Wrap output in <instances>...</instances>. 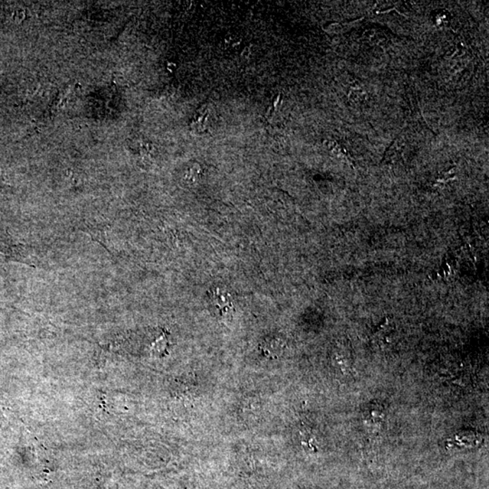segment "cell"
Masks as SVG:
<instances>
[{"label": "cell", "mask_w": 489, "mask_h": 489, "mask_svg": "<svg viewBox=\"0 0 489 489\" xmlns=\"http://www.w3.org/2000/svg\"><path fill=\"white\" fill-rule=\"evenodd\" d=\"M208 117L210 111L207 106H202L196 112L193 118L190 123L191 128L195 133H204L208 129Z\"/></svg>", "instance_id": "obj_1"}]
</instances>
